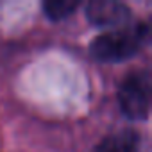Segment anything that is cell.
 <instances>
[{
    "label": "cell",
    "instance_id": "5",
    "mask_svg": "<svg viewBox=\"0 0 152 152\" xmlns=\"http://www.w3.org/2000/svg\"><path fill=\"white\" fill-rule=\"evenodd\" d=\"M77 7H79V2H75V0H48V2L43 4L45 15L54 22L68 18Z\"/></svg>",
    "mask_w": 152,
    "mask_h": 152
},
{
    "label": "cell",
    "instance_id": "2",
    "mask_svg": "<svg viewBox=\"0 0 152 152\" xmlns=\"http://www.w3.org/2000/svg\"><path fill=\"white\" fill-rule=\"evenodd\" d=\"M118 104L131 120H145L150 111V75L132 72L118 86Z\"/></svg>",
    "mask_w": 152,
    "mask_h": 152
},
{
    "label": "cell",
    "instance_id": "1",
    "mask_svg": "<svg viewBox=\"0 0 152 152\" xmlns=\"http://www.w3.org/2000/svg\"><path fill=\"white\" fill-rule=\"evenodd\" d=\"M148 39V27L141 22L125 23L124 27L106 31L91 39L90 54L102 63H120L141 50Z\"/></svg>",
    "mask_w": 152,
    "mask_h": 152
},
{
    "label": "cell",
    "instance_id": "3",
    "mask_svg": "<svg viewBox=\"0 0 152 152\" xmlns=\"http://www.w3.org/2000/svg\"><path fill=\"white\" fill-rule=\"evenodd\" d=\"M131 11L116 0H91L86 6V18L97 27H118L129 22Z\"/></svg>",
    "mask_w": 152,
    "mask_h": 152
},
{
    "label": "cell",
    "instance_id": "4",
    "mask_svg": "<svg viewBox=\"0 0 152 152\" xmlns=\"http://www.w3.org/2000/svg\"><path fill=\"white\" fill-rule=\"evenodd\" d=\"M93 152H148L145 138L132 131V129H124L118 132H113L106 136Z\"/></svg>",
    "mask_w": 152,
    "mask_h": 152
}]
</instances>
